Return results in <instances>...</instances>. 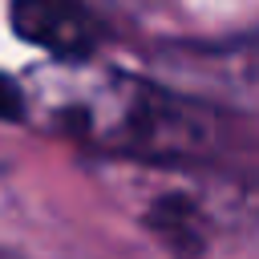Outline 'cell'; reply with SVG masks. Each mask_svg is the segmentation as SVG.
I'll return each mask as SVG.
<instances>
[{"mask_svg":"<svg viewBox=\"0 0 259 259\" xmlns=\"http://www.w3.org/2000/svg\"><path fill=\"white\" fill-rule=\"evenodd\" d=\"M24 109H28L24 89H20L8 73H0V117H4V121H20V117H24Z\"/></svg>","mask_w":259,"mask_h":259,"instance_id":"cell-4","label":"cell"},{"mask_svg":"<svg viewBox=\"0 0 259 259\" xmlns=\"http://www.w3.org/2000/svg\"><path fill=\"white\" fill-rule=\"evenodd\" d=\"M49 117L57 121V130H69L109 150L166 154L202 138V121L186 105L134 77H89L77 69H61V81L49 85Z\"/></svg>","mask_w":259,"mask_h":259,"instance_id":"cell-1","label":"cell"},{"mask_svg":"<svg viewBox=\"0 0 259 259\" xmlns=\"http://www.w3.org/2000/svg\"><path fill=\"white\" fill-rule=\"evenodd\" d=\"M0 259H4V255H0Z\"/></svg>","mask_w":259,"mask_h":259,"instance_id":"cell-5","label":"cell"},{"mask_svg":"<svg viewBox=\"0 0 259 259\" xmlns=\"http://www.w3.org/2000/svg\"><path fill=\"white\" fill-rule=\"evenodd\" d=\"M8 20L20 40L61 61H85L101 40V24L85 0H12Z\"/></svg>","mask_w":259,"mask_h":259,"instance_id":"cell-2","label":"cell"},{"mask_svg":"<svg viewBox=\"0 0 259 259\" xmlns=\"http://www.w3.org/2000/svg\"><path fill=\"white\" fill-rule=\"evenodd\" d=\"M146 223H150V227L158 231V239H162L170 251H178L182 259H194V255L202 251V214H198V206H194L190 198L170 194V198L154 202V210L146 214Z\"/></svg>","mask_w":259,"mask_h":259,"instance_id":"cell-3","label":"cell"}]
</instances>
